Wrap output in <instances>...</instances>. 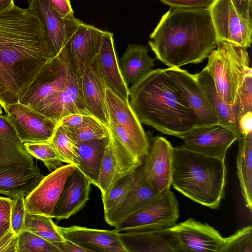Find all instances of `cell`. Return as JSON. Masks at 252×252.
<instances>
[{
	"label": "cell",
	"mask_w": 252,
	"mask_h": 252,
	"mask_svg": "<svg viewBox=\"0 0 252 252\" xmlns=\"http://www.w3.org/2000/svg\"><path fill=\"white\" fill-rule=\"evenodd\" d=\"M150 38L156 58L169 68L201 63L218 43L208 8H170Z\"/></svg>",
	"instance_id": "cell-1"
},
{
	"label": "cell",
	"mask_w": 252,
	"mask_h": 252,
	"mask_svg": "<svg viewBox=\"0 0 252 252\" xmlns=\"http://www.w3.org/2000/svg\"><path fill=\"white\" fill-rule=\"evenodd\" d=\"M129 90V104L141 124L178 138L199 126L165 68L153 69Z\"/></svg>",
	"instance_id": "cell-2"
},
{
	"label": "cell",
	"mask_w": 252,
	"mask_h": 252,
	"mask_svg": "<svg viewBox=\"0 0 252 252\" xmlns=\"http://www.w3.org/2000/svg\"><path fill=\"white\" fill-rule=\"evenodd\" d=\"M225 160L188 150L173 149L171 186L191 200L217 209L225 196Z\"/></svg>",
	"instance_id": "cell-3"
},
{
	"label": "cell",
	"mask_w": 252,
	"mask_h": 252,
	"mask_svg": "<svg viewBox=\"0 0 252 252\" xmlns=\"http://www.w3.org/2000/svg\"><path fill=\"white\" fill-rule=\"evenodd\" d=\"M207 58L203 69L212 78L221 99L236 110L240 89L252 69L247 48L220 41Z\"/></svg>",
	"instance_id": "cell-4"
},
{
	"label": "cell",
	"mask_w": 252,
	"mask_h": 252,
	"mask_svg": "<svg viewBox=\"0 0 252 252\" xmlns=\"http://www.w3.org/2000/svg\"><path fill=\"white\" fill-rule=\"evenodd\" d=\"M74 73L65 47L22 91L18 102L34 109L44 99L64 88Z\"/></svg>",
	"instance_id": "cell-5"
},
{
	"label": "cell",
	"mask_w": 252,
	"mask_h": 252,
	"mask_svg": "<svg viewBox=\"0 0 252 252\" xmlns=\"http://www.w3.org/2000/svg\"><path fill=\"white\" fill-rule=\"evenodd\" d=\"M179 216L178 201L170 189L159 194L121 222L115 229L117 231L129 228L141 230L167 229L176 224Z\"/></svg>",
	"instance_id": "cell-6"
},
{
	"label": "cell",
	"mask_w": 252,
	"mask_h": 252,
	"mask_svg": "<svg viewBox=\"0 0 252 252\" xmlns=\"http://www.w3.org/2000/svg\"><path fill=\"white\" fill-rule=\"evenodd\" d=\"M108 128L109 140L96 186L100 190L101 198L106 195L120 180L134 172L143 163L134 158L114 131Z\"/></svg>",
	"instance_id": "cell-7"
},
{
	"label": "cell",
	"mask_w": 252,
	"mask_h": 252,
	"mask_svg": "<svg viewBox=\"0 0 252 252\" xmlns=\"http://www.w3.org/2000/svg\"><path fill=\"white\" fill-rule=\"evenodd\" d=\"M218 41L248 48L252 41V22L240 16L230 0H214L208 8Z\"/></svg>",
	"instance_id": "cell-8"
},
{
	"label": "cell",
	"mask_w": 252,
	"mask_h": 252,
	"mask_svg": "<svg viewBox=\"0 0 252 252\" xmlns=\"http://www.w3.org/2000/svg\"><path fill=\"white\" fill-rule=\"evenodd\" d=\"M3 108L23 143L50 142L58 126L54 121L19 102Z\"/></svg>",
	"instance_id": "cell-9"
},
{
	"label": "cell",
	"mask_w": 252,
	"mask_h": 252,
	"mask_svg": "<svg viewBox=\"0 0 252 252\" xmlns=\"http://www.w3.org/2000/svg\"><path fill=\"white\" fill-rule=\"evenodd\" d=\"M190 151L225 160L227 150L239 136L219 124L197 126L179 137Z\"/></svg>",
	"instance_id": "cell-10"
},
{
	"label": "cell",
	"mask_w": 252,
	"mask_h": 252,
	"mask_svg": "<svg viewBox=\"0 0 252 252\" xmlns=\"http://www.w3.org/2000/svg\"><path fill=\"white\" fill-rule=\"evenodd\" d=\"M75 168L74 165L67 163L44 176L37 187L25 197L27 212L52 218L53 211L65 184Z\"/></svg>",
	"instance_id": "cell-11"
},
{
	"label": "cell",
	"mask_w": 252,
	"mask_h": 252,
	"mask_svg": "<svg viewBox=\"0 0 252 252\" xmlns=\"http://www.w3.org/2000/svg\"><path fill=\"white\" fill-rule=\"evenodd\" d=\"M178 252H220L224 238L213 227L189 218L169 228Z\"/></svg>",
	"instance_id": "cell-12"
},
{
	"label": "cell",
	"mask_w": 252,
	"mask_h": 252,
	"mask_svg": "<svg viewBox=\"0 0 252 252\" xmlns=\"http://www.w3.org/2000/svg\"><path fill=\"white\" fill-rule=\"evenodd\" d=\"M173 149L166 138L156 137L150 144L148 154L142 164L145 180L159 194L170 189Z\"/></svg>",
	"instance_id": "cell-13"
},
{
	"label": "cell",
	"mask_w": 252,
	"mask_h": 252,
	"mask_svg": "<svg viewBox=\"0 0 252 252\" xmlns=\"http://www.w3.org/2000/svg\"><path fill=\"white\" fill-rule=\"evenodd\" d=\"M105 32L81 21L69 38L65 47L71 65L79 80L96 57Z\"/></svg>",
	"instance_id": "cell-14"
},
{
	"label": "cell",
	"mask_w": 252,
	"mask_h": 252,
	"mask_svg": "<svg viewBox=\"0 0 252 252\" xmlns=\"http://www.w3.org/2000/svg\"><path fill=\"white\" fill-rule=\"evenodd\" d=\"M34 109L57 125L70 114L92 115L84 101L80 80L75 73L64 88L44 99Z\"/></svg>",
	"instance_id": "cell-15"
},
{
	"label": "cell",
	"mask_w": 252,
	"mask_h": 252,
	"mask_svg": "<svg viewBox=\"0 0 252 252\" xmlns=\"http://www.w3.org/2000/svg\"><path fill=\"white\" fill-rule=\"evenodd\" d=\"M165 69L195 115L199 126L218 124L217 117L209 105L195 75L180 68L168 67Z\"/></svg>",
	"instance_id": "cell-16"
},
{
	"label": "cell",
	"mask_w": 252,
	"mask_h": 252,
	"mask_svg": "<svg viewBox=\"0 0 252 252\" xmlns=\"http://www.w3.org/2000/svg\"><path fill=\"white\" fill-rule=\"evenodd\" d=\"M30 8L34 11L43 23L48 41L56 55L65 47L72 33L81 22L75 17L62 18L48 0H29Z\"/></svg>",
	"instance_id": "cell-17"
},
{
	"label": "cell",
	"mask_w": 252,
	"mask_h": 252,
	"mask_svg": "<svg viewBox=\"0 0 252 252\" xmlns=\"http://www.w3.org/2000/svg\"><path fill=\"white\" fill-rule=\"evenodd\" d=\"M58 227L65 239L77 244L88 252H127L115 229L109 230L77 225Z\"/></svg>",
	"instance_id": "cell-18"
},
{
	"label": "cell",
	"mask_w": 252,
	"mask_h": 252,
	"mask_svg": "<svg viewBox=\"0 0 252 252\" xmlns=\"http://www.w3.org/2000/svg\"><path fill=\"white\" fill-rule=\"evenodd\" d=\"M105 99L109 120L117 123L132 138L146 157L150 147L141 123L126 102L107 88Z\"/></svg>",
	"instance_id": "cell-19"
},
{
	"label": "cell",
	"mask_w": 252,
	"mask_h": 252,
	"mask_svg": "<svg viewBox=\"0 0 252 252\" xmlns=\"http://www.w3.org/2000/svg\"><path fill=\"white\" fill-rule=\"evenodd\" d=\"M118 232L127 252H178L175 239L169 228L141 230L129 228Z\"/></svg>",
	"instance_id": "cell-20"
},
{
	"label": "cell",
	"mask_w": 252,
	"mask_h": 252,
	"mask_svg": "<svg viewBox=\"0 0 252 252\" xmlns=\"http://www.w3.org/2000/svg\"><path fill=\"white\" fill-rule=\"evenodd\" d=\"M159 194L145 180L141 165L135 171L134 178L130 189L105 220L109 225L115 227Z\"/></svg>",
	"instance_id": "cell-21"
},
{
	"label": "cell",
	"mask_w": 252,
	"mask_h": 252,
	"mask_svg": "<svg viewBox=\"0 0 252 252\" xmlns=\"http://www.w3.org/2000/svg\"><path fill=\"white\" fill-rule=\"evenodd\" d=\"M96 59L107 87L125 101L129 102L128 85L120 68L113 33L105 32Z\"/></svg>",
	"instance_id": "cell-22"
},
{
	"label": "cell",
	"mask_w": 252,
	"mask_h": 252,
	"mask_svg": "<svg viewBox=\"0 0 252 252\" xmlns=\"http://www.w3.org/2000/svg\"><path fill=\"white\" fill-rule=\"evenodd\" d=\"M91 185L85 175L75 168L65 184L52 218L58 221L66 220L82 209L89 200Z\"/></svg>",
	"instance_id": "cell-23"
},
{
	"label": "cell",
	"mask_w": 252,
	"mask_h": 252,
	"mask_svg": "<svg viewBox=\"0 0 252 252\" xmlns=\"http://www.w3.org/2000/svg\"><path fill=\"white\" fill-rule=\"evenodd\" d=\"M80 82L83 99L91 113L108 127L109 118L105 99L107 87L96 57L84 71Z\"/></svg>",
	"instance_id": "cell-24"
},
{
	"label": "cell",
	"mask_w": 252,
	"mask_h": 252,
	"mask_svg": "<svg viewBox=\"0 0 252 252\" xmlns=\"http://www.w3.org/2000/svg\"><path fill=\"white\" fill-rule=\"evenodd\" d=\"M44 176L37 166L11 165L0 169V194L14 199L20 194L26 197Z\"/></svg>",
	"instance_id": "cell-25"
},
{
	"label": "cell",
	"mask_w": 252,
	"mask_h": 252,
	"mask_svg": "<svg viewBox=\"0 0 252 252\" xmlns=\"http://www.w3.org/2000/svg\"><path fill=\"white\" fill-rule=\"evenodd\" d=\"M33 157L26 150L6 115L0 114V169L11 165L31 166Z\"/></svg>",
	"instance_id": "cell-26"
},
{
	"label": "cell",
	"mask_w": 252,
	"mask_h": 252,
	"mask_svg": "<svg viewBox=\"0 0 252 252\" xmlns=\"http://www.w3.org/2000/svg\"><path fill=\"white\" fill-rule=\"evenodd\" d=\"M147 46L128 44L119 60L123 78L127 85L133 84L152 71L155 59L149 55Z\"/></svg>",
	"instance_id": "cell-27"
},
{
	"label": "cell",
	"mask_w": 252,
	"mask_h": 252,
	"mask_svg": "<svg viewBox=\"0 0 252 252\" xmlns=\"http://www.w3.org/2000/svg\"><path fill=\"white\" fill-rule=\"evenodd\" d=\"M195 75L209 105L217 117L218 124L239 137L235 109L221 99L212 78L204 69Z\"/></svg>",
	"instance_id": "cell-28"
},
{
	"label": "cell",
	"mask_w": 252,
	"mask_h": 252,
	"mask_svg": "<svg viewBox=\"0 0 252 252\" xmlns=\"http://www.w3.org/2000/svg\"><path fill=\"white\" fill-rule=\"evenodd\" d=\"M108 140L109 135L101 139L74 143V149L81 165L80 171L95 186Z\"/></svg>",
	"instance_id": "cell-29"
},
{
	"label": "cell",
	"mask_w": 252,
	"mask_h": 252,
	"mask_svg": "<svg viewBox=\"0 0 252 252\" xmlns=\"http://www.w3.org/2000/svg\"><path fill=\"white\" fill-rule=\"evenodd\" d=\"M237 158V176L247 208L252 211V132L240 134Z\"/></svg>",
	"instance_id": "cell-30"
},
{
	"label": "cell",
	"mask_w": 252,
	"mask_h": 252,
	"mask_svg": "<svg viewBox=\"0 0 252 252\" xmlns=\"http://www.w3.org/2000/svg\"><path fill=\"white\" fill-rule=\"evenodd\" d=\"M24 229L55 244L60 251L61 245L65 239L59 230L58 225L52 220V218L44 215L27 212Z\"/></svg>",
	"instance_id": "cell-31"
},
{
	"label": "cell",
	"mask_w": 252,
	"mask_h": 252,
	"mask_svg": "<svg viewBox=\"0 0 252 252\" xmlns=\"http://www.w3.org/2000/svg\"><path fill=\"white\" fill-rule=\"evenodd\" d=\"M65 130L74 143L101 139L109 135L108 127L93 115L85 116L81 124Z\"/></svg>",
	"instance_id": "cell-32"
},
{
	"label": "cell",
	"mask_w": 252,
	"mask_h": 252,
	"mask_svg": "<svg viewBox=\"0 0 252 252\" xmlns=\"http://www.w3.org/2000/svg\"><path fill=\"white\" fill-rule=\"evenodd\" d=\"M12 202L10 198L0 196V241L4 252H16L17 236L11 224Z\"/></svg>",
	"instance_id": "cell-33"
},
{
	"label": "cell",
	"mask_w": 252,
	"mask_h": 252,
	"mask_svg": "<svg viewBox=\"0 0 252 252\" xmlns=\"http://www.w3.org/2000/svg\"><path fill=\"white\" fill-rule=\"evenodd\" d=\"M50 143L63 162L71 164L81 170L80 161L74 149V143L61 125H58Z\"/></svg>",
	"instance_id": "cell-34"
},
{
	"label": "cell",
	"mask_w": 252,
	"mask_h": 252,
	"mask_svg": "<svg viewBox=\"0 0 252 252\" xmlns=\"http://www.w3.org/2000/svg\"><path fill=\"white\" fill-rule=\"evenodd\" d=\"M27 151L33 157L42 161L50 172L62 166L63 161L49 142H24Z\"/></svg>",
	"instance_id": "cell-35"
},
{
	"label": "cell",
	"mask_w": 252,
	"mask_h": 252,
	"mask_svg": "<svg viewBox=\"0 0 252 252\" xmlns=\"http://www.w3.org/2000/svg\"><path fill=\"white\" fill-rule=\"evenodd\" d=\"M16 252H60L55 244L23 230L18 236Z\"/></svg>",
	"instance_id": "cell-36"
},
{
	"label": "cell",
	"mask_w": 252,
	"mask_h": 252,
	"mask_svg": "<svg viewBox=\"0 0 252 252\" xmlns=\"http://www.w3.org/2000/svg\"><path fill=\"white\" fill-rule=\"evenodd\" d=\"M135 171L120 180L108 194L101 198L104 219L107 218L126 195L133 182Z\"/></svg>",
	"instance_id": "cell-37"
},
{
	"label": "cell",
	"mask_w": 252,
	"mask_h": 252,
	"mask_svg": "<svg viewBox=\"0 0 252 252\" xmlns=\"http://www.w3.org/2000/svg\"><path fill=\"white\" fill-rule=\"evenodd\" d=\"M220 252H252V227L245 226L224 238Z\"/></svg>",
	"instance_id": "cell-38"
},
{
	"label": "cell",
	"mask_w": 252,
	"mask_h": 252,
	"mask_svg": "<svg viewBox=\"0 0 252 252\" xmlns=\"http://www.w3.org/2000/svg\"><path fill=\"white\" fill-rule=\"evenodd\" d=\"M252 109V71L247 74L240 89L236 106L237 119Z\"/></svg>",
	"instance_id": "cell-39"
},
{
	"label": "cell",
	"mask_w": 252,
	"mask_h": 252,
	"mask_svg": "<svg viewBox=\"0 0 252 252\" xmlns=\"http://www.w3.org/2000/svg\"><path fill=\"white\" fill-rule=\"evenodd\" d=\"M26 212L25 197L20 194L12 199L11 210V227L16 236L24 230Z\"/></svg>",
	"instance_id": "cell-40"
},
{
	"label": "cell",
	"mask_w": 252,
	"mask_h": 252,
	"mask_svg": "<svg viewBox=\"0 0 252 252\" xmlns=\"http://www.w3.org/2000/svg\"><path fill=\"white\" fill-rule=\"evenodd\" d=\"M170 8H208L214 0H158Z\"/></svg>",
	"instance_id": "cell-41"
},
{
	"label": "cell",
	"mask_w": 252,
	"mask_h": 252,
	"mask_svg": "<svg viewBox=\"0 0 252 252\" xmlns=\"http://www.w3.org/2000/svg\"><path fill=\"white\" fill-rule=\"evenodd\" d=\"M55 10L63 18L71 19L74 12L71 5L70 0H48Z\"/></svg>",
	"instance_id": "cell-42"
},
{
	"label": "cell",
	"mask_w": 252,
	"mask_h": 252,
	"mask_svg": "<svg viewBox=\"0 0 252 252\" xmlns=\"http://www.w3.org/2000/svg\"><path fill=\"white\" fill-rule=\"evenodd\" d=\"M238 14L245 20L252 22V0H230Z\"/></svg>",
	"instance_id": "cell-43"
},
{
	"label": "cell",
	"mask_w": 252,
	"mask_h": 252,
	"mask_svg": "<svg viewBox=\"0 0 252 252\" xmlns=\"http://www.w3.org/2000/svg\"><path fill=\"white\" fill-rule=\"evenodd\" d=\"M237 126L240 134L247 135L252 132V112L244 113L237 119Z\"/></svg>",
	"instance_id": "cell-44"
},
{
	"label": "cell",
	"mask_w": 252,
	"mask_h": 252,
	"mask_svg": "<svg viewBox=\"0 0 252 252\" xmlns=\"http://www.w3.org/2000/svg\"><path fill=\"white\" fill-rule=\"evenodd\" d=\"M85 115L72 114L63 117L59 123L65 129H73L81 124L84 121Z\"/></svg>",
	"instance_id": "cell-45"
},
{
	"label": "cell",
	"mask_w": 252,
	"mask_h": 252,
	"mask_svg": "<svg viewBox=\"0 0 252 252\" xmlns=\"http://www.w3.org/2000/svg\"><path fill=\"white\" fill-rule=\"evenodd\" d=\"M61 252H88L77 244L65 239L60 247Z\"/></svg>",
	"instance_id": "cell-46"
},
{
	"label": "cell",
	"mask_w": 252,
	"mask_h": 252,
	"mask_svg": "<svg viewBox=\"0 0 252 252\" xmlns=\"http://www.w3.org/2000/svg\"><path fill=\"white\" fill-rule=\"evenodd\" d=\"M14 3V0H0V10Z\"/></svg>",
	"instance_id": "cell-47"
},
{
	"label": "cell",
	"mask_w": 252,
	"mask_h": 252,
	"mask_svg": "<svg viewBox=\"0 0 252 252\" xmlns=\"http://www.w3.org/2000/svg\"><path fill=\"white\" fill-rule=\"evenodd\" d=\"M0 252H4L3 246L0 241Z\"/></svg>",
	"instance_id": "cell-48"
},
{
	"label": "cell",
	"mask_w": 252,
	"mask_h": 252,
	"mask_svg": "<svg viewBox=\"0 0 252 252\" xmlns=\"http://www.w3.org/2000/svg\"><path fill=\"white\" fill-rule=\"evenodd\" d=\"M2 108H3L2 104L0 101V114H2Z\"/></svg>",
	"instance_id": "cell-49"
},
{
	"label": "cell",
	"mask_w": 252,
	"mask_h": 252,
	"mask_svg": "<svg viewBox=\"0 0 252 252\" xmlns=\"http://www.w3.org/2000/svg\"></svg>",
	"instance_id": "cell-50"
}]
</instances>
